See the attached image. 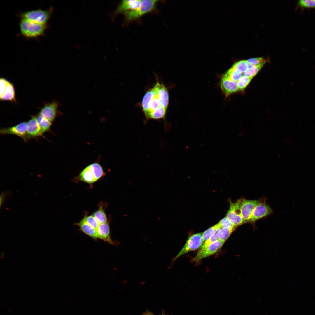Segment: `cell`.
<instances>
[{
    "mask_svg": "<svg viewBox=\"0 0 315 315\" xmlns=\"http://www.w3.org/2000/svg\"><path fill=\"white\" fill-rule=\"evenodd\" d=\"M158 1L156 0H142L139 7L124 13L126 21L130 22L137 20L145 14L153 11Z\"/></svg>",
    "mask_w": 315,
    "mask_h": 315,
    "instance_id": "3957f363",
    "label": "cell"
},
{
    "mask_svg": "<svg viewBox=\"0 0 315 315\" xmlns=\"http://www.w3.org/2000/svg\"><path fill=\"white\" fill-rule=\"evenodd\" d=\"M9 81L6 79L1 78L0 79V96H1L5 92Z\"/></svg>",
    "mask_w": 315,
    "mask_h": 315,
    "instance_id": "1f68e13d",
    "label": "cell"
},
{
    "mask_svg": "<svg viewBox=\"0 0 315 315\" xmlns=\"http://www.w3.org/2000/svg\"><path fill=\"white\" fill-rule=\"evenodd\" d=\"M241 199V212L244 223H250L252 212L259 200H250L244 198Z\"/></svg>",
    "mask_w": 315,
    "mask_h": 315,
    "instance_id": "8fae6325",
    "label": "cell"
},
{
    "mask_svg": "<svg viewBox=\"0 0 315 315\" xmlns=\"http://www.w3.org/2000/svg\"><path fill=\"white\" fill-rule=\"evenodd\" d=\"M38 124L36 116H32L27 122V141L29 139L38 137L42 135Z\"/></svg>",
    "mask_w": 315,
    "mask_h": 315,
    "instance_id": "4fadbf2b",
    "label": "cell"
},
{
    "mask_svg": "<svg viewBox=\"0 0 315 315\" xmlns=\"http://www.w3.org/2000/svg\"><path fill=\"white\" fill-rule=\"evenodd\" d=\"M49 11L41 10L28 11L22 15V19L36 23L45 25L49 18Z\"/></svg>",
    "mask_w": 315,
    "mask_h": 315,
    "instance_id": "52a82bcc",
    "label": "cell"
},
{
    "mask_svg": "<svg viewBox=\"0 0 315 315\" xmlns=\"http://www.w3.org/2000/svg\"><path fill=\"white\" fill-rule=\"evenodd\" d=\"M241 199L234 203L230 201V208L226 217L237 228L244 224L241 212Z\"/></svg>",
    "mask_w": 315,
    "mask_h": 315,
    "instance_id": "8992f818",
    "label": "cell"
},
{
    "mask_svg": "<svg viewBox=\"0 0 315 315\" xmlns=\"http://www.w3.org/2000/svg\"><path fill=\"white\" fill-rule=\"evenodd\" d=\"M0 99L1 101L16 102L14 87L13 85L9 81L5 92L1 96H0Z\"/></svg>",
    "mask_w": 315,
    "mask_h": 315,
    "instance_id": "ac0fdd59",
    "label": "cell"
},
{
    "mask_svg": "<svg viewBox=\"0 0 315 315\" xmlns=\"http://www.w3.org/2000/svg\"><path fill=\"white\" fill-rule=\"evenodd\" d=\"M246 60L249 64V68L252 66L265 64L267 61L262 57L251 58Z\"/></svg>",
    "mask_w": 315,
    "mask_h": 315,
    "instance_id": "484cf974",
    "label": "cell"
},
{
    "mask_svg": "<svg viewBox=\"0 0 315 315\" xmlns=\"http://www.w3.org/2000/svg\"><path fill=\"white\" fill-rule=\"evenodd\" d=\"M6 193L3 192L1 193L0 195V206H1L2 204L4 202L6 197Z\"/></svg>",
    "mask_w": 315,
    "mask_h": 315,
    "instance_id": "d6a6232c",
    "label": "cell"
},
{
    "mask_svg": "<svg viewBox=\"0 0 315 315\" xmlns=\"http://www.w3.org/2000/svg\"><path fill=\"white\" fill-rule=\"evenodd\" d=\"M224 242L218 239L211 243L205 249L199 250L196 256L192 259V261L197 262L215 254L221 248Z\"/></svg>",
    "mask_w": 315,
    "mask_h": 315,
    "instance_id": "ba28073f",
    "label": "cell"
},
{
    "mask_svg": "<svg viewBox=\"0 0 315 315\" xmlns=\"http://www.w3.org/2000/svg\"></svg>",
    "mask_w": 315,
    "mask_h": 315,
    "instance_id": "e575fe53",
    "label": "cell"
},
{
    "mask_svg": "<svg viewBox=\"0 0 315 315\" xmlns=\"http://www.w3.org/2000/svg\"><path fill=\"white\" fill-rule=\"evenodd\" d=\"M220 228V227L218 223L204 232L202 233L203 243L212 236Z\"/></svg>",
    "mask_w": 315,
    "mask_h": 315,
    "instance_id": "7402d4cb",
    "label": "cell"
},
{
    "mask_svg": "<svg viewBox=\"0 0 315 315\" xmlns=\"http://www.w3.org/2000/svg\"><path fill=\"white\" fill-rule=\"evenodd\" d=\"M314 1H315V0Z\"/></svg>",
    "mask_w": 315,
    "mask_h": 315,
    "instance_id": "d590c367",
    "label": "cell"
},
{
    "mask_svg": "<svg viewBox=\"0 0 315 315\" xmlns=\"http://www.w3.org/2000/svg\"><path fill=\"white\" fill-rule=\"evenodd\" d=\"M105 174L102 165L95 162L85 168L76 178L79 181L92 184L99 180Z\"/></svg>",
    "mask_w": 315,
    "mask_h": 315,
    "instance_id": "7a4b0ae2",
    "label": "cell"
},
{
    "mask_svg": "<svg viewBox=\"0 0 315 315\" xmlns=\"http://www.w3.org/2000/svg\"><path fill=\"white\" fill-rule=\"evenodd\" d=\"M220 85L222 91L226 96L239 90L237 81L231 80L223 76L221 78Z\"/></svg>",
    "mask_w": 315,
    "mask_h": 315,
    "instance_id": "9a60e30c",
    "label": "cell"
},
{
    "mask_svg": "<svg viewBox=\"0 0 315 315\" xmlns=\"http://www.w3.org/2000/svg\"><path fill=\"white\" fill-rule=\"evenodd\" d=\"M146 315H154L152 314L151 313H148L146 314Z\"/></svg>",
    "mask_w": 315,
    "mask_h": 315,
    "instance_id": "836d02e7",
    "label": "cell"
},
{
    "mask_svg": "<svg viewBox=\"0 0 315 315\" xmlns=\"http://www.w3.org/2000/svg\"><path fill=\"white\" fill-rule=\"evenodd\" d=\"M264 64H261L257 66H251L245 71L244 73V75L253 78L260 70Z\"/></svg>",
    "mask_w": 315,
    "mask_h": 315,
    "instance_id": "cb8c5ba5",
    "label": "cell"
},
{
    "mask_svg": "<svg viewBox=\"0 0 315 315\" xmlns=\"http://www.w3.org/2000/svg\"><path fill=\"white\" fill-rule=\"evenodd\" d=\"M252 78L242 76L237 81L239 90L243 91L250 83Z\"/></svg>",
    "mask_w": 315,
    "mask_h": 315,
    "instance_id": "d4e9b609",
    "label": "cell"
},
{
    "mask_svg": "<svg viewBox=\"0 0 315 315\" xmlns=\"http://www.w3.org/2000/svg\"><path fill=\"white\" fill-rule=\"evenodd\" d=\"M142 0H125L122 1L118 8L117 12L124 13L133 10L139 7Z\"/></svg>",
    "mask_w": 315,
    "mask_h": 315,
    "instance_id": "2e32d148",
    "label": "cell"
},
{
    "mask_svg": "<svg viewBox=\"0 0 315 315\" xmlns=\"http://www.w3.org/2000/svg\"><path fill=\"white\" fill-rule=\"evenodd\" d=\"M218 230L216 231L215 233L212 236L206 241L204 243L202 244L199 250H203L205 249L211 243L216 240L218 239L217 236V232Z\"/></svg>",
    "mask_w": 315,
    "mask_h": 315,
    "instance_id": "4dcf8cb0",
    "label": "cell"
},
{
    "mask_svg": "<svg viewBox=\"0 0 315 315\" xmlns=\"http://www.w3.org/2000/svg\"><path fill=\"white\" fill-rule=\"evenodd\" d=\"M203 243L202 233L193 234L188 238L184 246L178 254L174 258L172 262H174L181 256L200 248Z\"/></svg>",
    "mask_w": 315,
    "mask_h": 315,
    "instance_id": "5b68a950",
    "label": "cell"
},
{
    "mask_svg": "<svg viewBox=\"0 0 315 315\" xmlns=\"http://www.w3.org/2000/svg\"><path fill=\"white\" fill-rule=\"evenodd\" d=\"M232 67L244 73L249 68V64L246 60H242L235 63Z\"/></svg>",
    "mask_w": 315,
    "mask_h": 315,
    "instance_id": "4316f807",
    "label": "cell"
},
{
    "mask_svg": "<svg viewBox=\"0 0 315 315\" xmlns=\"http://www.w3.org/2000/svg\"><path fill=\"white\" fill-rule=\"evenodd\" d=\"M298 5L301 7L304 8H315V1L313 0H300L298 2Z\"/></svg>",
    "mask_w": 315,
    "mask_h": 315,
    "instance_id": "f1b7e54d",
    "label": "cell"
},
{
    "mask_svg": "<svg viewBox=\"0 0 315 315\" xmlns=\"http://www.w3.org/2000/svg\"><path fill=\"white\" fill-rule=\"evenodd\" d=\"M27 122H24L12 127L3 128L0 129V133L4 135L10 134L16 135L27 141Z\"/></svg>",
    "mask_w": 315,
    "mask_h": 315,
    "instance_id": "30bf717a",
    "label": "cell"
},
{
    "mask_svg": "<svg viewBox=\"0 0 315 315\" xmlns=\"http://www.w3.org/2000/svg\"><path fill=\"white\" fill-rule=\"evenodd\" d=\"M96 230L97 239H101L110 244L115 245L116 243L111 239L110 227L108 222L100 224Z\"/></svg>",
    "mask_w": 315,
    "mask_h": 315,
    "instance_id": "5bb4252c",
    "label": "cell"
},
{
    "mask_svg": "<svg viewBox=\"0 0 315 315\" xmlns=\"http://www.w3.org/2000/svg\"><path fill=\"white\" fill-rule=\"evenodd\" d=\"M242 76V73L241 72L232 67L222 76L231 80L237 82Z\"/></svg>",
    "mask_w": 315,
    "mask_h": 315,
    "instance_id": "ffe728a7",
    "label": "cell"
},
{
    "mask_svg": "<svg viewBox=\"0 0 315 315\" xmlns=\"http://www.w3.org/2000/svg\"><path fill=\"white\" fill-rule=\"evenodd\" d=\"M22 34L28 38L36 37L44 32L45 25L40 24L22 19L20 24Z\"/></svg>",
    "mask_w": 315,
    "mask_h": 315,
    "instance_id": "277c9868",
    "label": "cell"
},
{
    "mask_svg": "<svg viewBox=\"0 0 315 315\" xmlns=\"http://www.w3.org/2000/svg\"><path fill=\"white\" fill-rule=\"evenodd\" d=\"M36 116L42 134L50 131L52 123L39 114Z\"/></svg>",
    "mask_w": 315,
    "mask_h": 315,
    "instance_id": "d6986e66",
    "label": "cell"
},
{
    "mask_svg": "<svg viewBox=\"0 0 315 315\" xmlns=\"http://www.w3.org/2000/svg\"><path fill=\"white\" fill-rule=\"evenodd\" d=\"M92 215L100 224L107 222V219L104 211L102 207L94 213Z\"/></svg>",
    "mask_w": 315,
    "mask_h": 315,
    "instance_id": "603a6c76",
    "label": "cell"
},
{
    "mask_svg": "<svg viewBox=\"0 0 315 315\" xmlns=\"http://www.w3.org/2000/svg\"><path fill=\"white\" fill-rule=\"evenodd\" d=\"M59 105L56 101L46 104L41 109L38 114L52 123L58 113Z\"/></svg>",
    "mask_w": 315,
    "mask_h": 315,
    "instance_id": "7c38bea8",
    "label": "cell"
},
{
    "mask_svg": "<svg viewBox=\"0 0 315 315\" xmlns=\"http://www.w3.org/2000/svg\"><path fill=\"white\" fill-rule=\"evenodd\" d=\"M218 223L220 228L226 227L235 230L237 228L231 223L226 217L221 220Z\"/></svg>",
    "mask_w": 315,
    "mask_h": 315,
    "instance_id": "f546056e",
    "label": "cell"
},
{
    "mask_svg": "<svg viewBox=\"0 0 315 315\" xmlns=\"http://www.w3.org/2000/svg\"><path fill=\"white\" fill-rule=\"evenodd\" d=\"M269 205L264 202H260L256 205L252 212L250 223H254L257 220L264 218L272 213Z\"/></svg>",
    "mask_w": 315,
    "mask_h": 315,
    "instance_id": "9c48e42d",
    "label": "cell"
},
{
    "mask_svg": "<svg viewBox=\"0 0 315 315\" xmlns=\"http://www.w3.org/2000/svg\"><path fill=\"white\" fill-rule=\"evenodd\" d=\"M169 101L167 88L157 81L146 92L141 103L146 120L165 119Z\"/></svg>",
    "mask_w": 315,
    "mask_h": 315,
    "instance_id": "6da1fadb",
    "label": "cell"
},
{
    "mask_svg": "<svg viewBox=\"0 0 315 315\" xmlns=\"http://www.w3.org/2000/svg\"><path fill=\"white\" fill-rule=\"evenodd\" d=\"M83 219L88 224L97 229L100 224L92 215L85 217Z\"/></svg>",
    "mask_w": 315,
    "mask_h": 315,
    "instance_id": "83f0119b",
    "label": "cell"
},
{
    "mask_svg": "<svg viewBox=\"0 0 315 315\" xmlns=\"http://www.w3.org/2000/svg\"><path fill=\"white\" fill-rule=\"evenodd\" d=\"M80 230L84 233L94 239H97V230L93 228L83 219L79 222L77 223Z\"/></svg>",
    "mask_w": 315,
    "mask_h": 315,
    "instance_id": "e0dca14e",
    "label": "cell"
},
{
    "mask_svg": "<svg viewBox=\"0 0 315 315\" xmlns=\"http://www.w3.org/2000/svg\"><path fill=\"white\" fill-rule=\"evenodd\" d=\"M235 230L228 228H221L218 231V239L225 242Z\"/></svg>",
    "mask_w": 315,
    "mask_h": 315,
    "instance_id": "44dd1931",
    "label": "cell"
}]
</instances>
